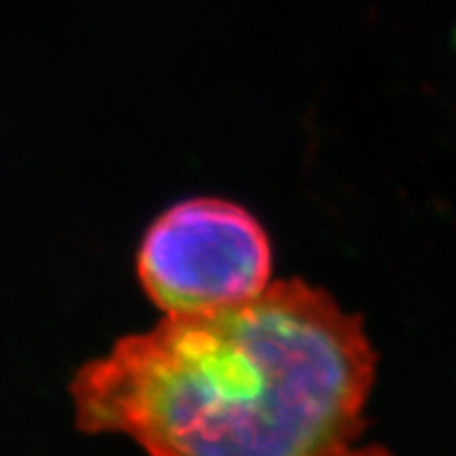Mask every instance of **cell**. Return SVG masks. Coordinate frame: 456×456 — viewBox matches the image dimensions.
Segmentation results:
<instances>
[{
  "mask_svg": "<svg viewBox=\"0 0 456 456\" xmlns=\"http://www.w3.org/2000/svg\"><path fill=\"white\" fill-rule=\"evenodd\" d=\"M375 363L356 314L289 280L166 314L79 368L70 394L82 431L159 456H330L366 428Z\"/></svg>",
  "mask_w": 456,
  "mask_h": 456,
  "instance_id": "1",
  "label": "cell"
},
{
  "mask_svg": "<svg viewBox=\"0 0 456 456\" xmlns=\"http://www.w3.org/2000/svg\"><path fill=\"white\" fill-rule=\"evenodd\" d=\"M271 268L264 226L219 199L184 200L163 212L138 252L142 289L166 314L252 298L268 287Z\"/></svg>",
  "mask_w": 456,
  "mask_h": 456,
  "instance_id": "2",
  "label": "cell"
}]
</instances>
